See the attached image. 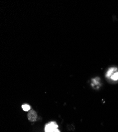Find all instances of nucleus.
Masks as SVG:
<instances>
[{"mask_svg":"<svg viewBox=\"0 0 118 132\" xmlns=\"http://www.w3.org/2000/svg\"><path fill=\"white\" fill-rule=\"evenodd\" d=\"M58 126L55 122H51L45 127L46 132H60L58 129Z\"/></svg>","mask_w":118,"mask_h":132,"instance_id":"nucleus-1","label":"nucleus"},{"mask_svg":"<svg viewBox=\"0 0 118 132\" xmlns=\"http://www.w3.org/2000/svg\"><path fill=\"white\" fill-rule=\"evenodd\" d=\"M28 117L30 121L33 122V121H36V120L37 117V113H36L35 111H31L28 113Z\"/></svg>","mask_w":118,"mask_h":132,"instance_id":"nucleus-2","label":"nucleus"},{"mask_svg":"<svg viewBox=\"0 0 118 132\" xmlns=\"http://www.w3.org/2000/svg\"><path fill=\"white\" fill-rule=\"evenodd\" d=\"M116 70H115L110 76V78L114 81H117L118 80V72Z\"/></svg>","mask_w":118,"mask_h":132,"instance_id":"nucleus-3","label":"nucleus"},{"mask_svg":"<svg viewBox=\"0 0 118 132\" xmlns=\"http://www.w3.org/2000/svg\"><path fill=\"white\" fill-rule=\"evenodd\" d=\"M22 109H23V111H26V112H27V111H29V110L30 109V106L28 105H23L22 106Z\"/></svg>","mask_w":118,"mask_h":132,"instance_id":"nucleus-4","label":"nucleus"}]
</instances>
